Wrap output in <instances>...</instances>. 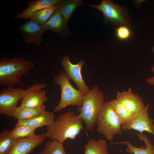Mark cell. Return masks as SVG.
Masks as SVG:
<instances>
[{"instance_id":"obj_8","label":"cell","mask_w":154,"mask_h":154,"mask_svg":"<svg viewBox=\"0 0 154 154\" xmlns=\"http://www.w3.org/2000/svg\"><path fill=\"white\" fill-rule=\"evenodd\" d=\"M150 105V103H148L144 108L134 115L130 121L122 125V130L133 129L141 133L146 131L154 137V120L150 118L148 112Z\"/></svg>"},{"instance_id":"obj_3","label":"cell","mask_w":154,"mask_h":154,"mask_svg":"<svg viewBox=\"0 0 154 154\" xmlns=\"http://www.w3.org/2000/svg\"><path fill=\"white\" fill-rule=\"evenodd\" d=\"M104 95L98 86L92 88L84 96L78 117L84 121L87 130L92 132L104 102Z\"/></svg>"},{"instance_id":"obj_22","label":"cell","mask_w":154,"mask_h":154,"mask_svg":"<svg viewBox=\"0 0 154 154\" xmlns=\"http://www.w3.org/2000/svg\"><path fill=\"white\" fill-rule=\"evenodd\" d=\"M9 133L7 130L0 133V154H8L17 141V139L10 136Z\"/></svg>"},{"instance_id":"obj_2","label":"cell","mask_w":154,"mask_h":154,"mask_svg":"<svg viewBox=\"0 0 154 154\" xmlns=\"http://www.w3.org/2000/svg\"><path fill=\"white\" fill-rule=\"evenodd\" d=\"M34 66L33 62L23 57L2 58L0 60V85L7 87L14 84L23 86L22 78Z\"/></svg>"},{"instance_id":"obj_5","label":"cell","mask_w":154,"mask_h":154,"mask_svg":"<svg viewBox=\"0 0 154 154\" xmlns=\"http://www.w3.org/2000/svg\"><path fill=\"white\" fill-rule=\"evenodd\" d=\"M96 123L97 131L104 135L108 141H112L115 135L122 134L121 122L110 101L104 102Z\"/></svg>"},{"instance_id":"obj_21","label":"cell","mask_w":154,"mask_h":154,"mask_svg":"<svg viewBox=\"0 0 154 154\" xmlns=\"http://www.w3.org/2000/svg\"><path fill=\"white\" fill-rule=\"evenodd\" d=\"M110 102L113 109L120 119L122 125L126 124L130 121L135 114L128 110L117 99Z\"/></svg>"},{"instance_id":"obj_18","label":"cell","mask_w":154,"mask_h":154,"mask_svg":"<svg viewBox=\"0 0 154 154\" xmlns=\"http://www.w3.org/2000/svg\"><path fill=\"white\" fill-rule=\"evenodd\" d=\"M45 106L29 108L20 106L17 107L13 114V116L18 121L25 120L42 114L45 111Z\"/></svg>"},{"instance_id":"obj_15","label":"cell","mask_w":154,"mask_h":154,"mask_svg":"<svg viewBox=\"0 0 154 154\" xmlns=\"http://www.w3.org/2000/svg\"><path fill=\"white\" fill-rule=\"evenodd\" d=\"M55 116L52 112L45 111L44 112L27 119L18 121L15 127L27 125L37 129L44 126H49L54 122Z\"/></svg>"},{"instance_id":"obj_24","label":"cell","mask_w":154,"mask_h":154,"mask_svg":"<svg viewBox=\"0 0 154 154\" xmlns=\"http://www.w3.org/2000/svg\"><path fill=\"white\" fill-rule=\"evenodd\" d=\"M38 154H66L63 143L50 140L46 143L44 149Z\"/></svg>"},{"instance_id":"obj_29","label":"cell","mask_w":154,"mask_h":154,"mask_svg":"<svg viewBox=\"0 0 154 154\" xmlns=\"http://www.w3.org/2000/svg\"><path fill=\"white\" fill-rule=\"evenodd\" d=\"M151 50L153 52H154V46H153L152 48H151Z\"/></svg>"},{"instance_id":"obj_11","label":"cell","mask_w":154,"mask_h":154,"mask_svg":"<svg viewBox=\"0 0 154 154\" xmlns=\"http://www.w3.org/2000/svg\"><path fill=\"white\" fill-rule=\"evenodd\" d=\"M117 99L131 112L135 114L145 106L142 98L134 93L131 88L117 92Z\"/></svg>"},{"instance_id":"obj_6","label":"cell","mask_w":154,"mask_h":154,"mask_svg":"<svg viewBox=\"0 0 154 154\" xmlns=\"http://www.w3.org/2000/svg\"><path fill=\"white\" fill-rule=\"evenodd\" d=\"M70 79L64 71L61 70L53 79L54 83L61 88V98L58 104L53 109L55 112H59L69 106H77L79 111L82 106L84 95L78 89L71 84Z\"/></svg>"},{"instance_id":"obj_12","label":"cell","mask_w":154,"mask_h":154,"mask_svg":"<svg viewBox=\"0 0 154 154\" xmlns=\"http://www.w3.org/2000/svg\"><path fill=\"white\" fill-rule=\"evenodd\" d=\"M46 138L44 133L17 139V141L8 154H27L42 144Z\"/></svg>"},{"instance_id":"obj_9","label":"cell","mask_w":154,"mask_h":154,"mask_svg":"<svg viewBox=\"0 0 154 154\" xmlns=\"http://www.w3.org/2000/svg\"><path fill=\"white\" fill-rule=\"evenodd\" d=\"M85 62L84 60H81L77 64H73L70 61V57L66 55L63 57L61 61L64 71L69 79L75 83L78 90L84 95L90 90L86 84L82 74V68Z\"/></svg>"},{"instance_id":"obj_10","label":"cell","mask_w":154,"mask_h":154,"mask_svg":"<svg viewBox=\"0 0 154 154\" xmlns=\"http://www.w3.org/2000/svg\"><path fill=\"white\" fill-rule=\"evenodd\" d=\"M19 29L25 43L37 45L41 43L43 34L45 31L42 25L30 19L21 25Z\"/></svg>"},{"instance_id":"obj_14","label":"cell","mask_w":154,"mask_h":154,"mask_svg":"<svg viewBox=\"0 0 154 154\" xmlns=\"http://www.w3.org/2000/svg\"><path fill=\"white\" fill-rule=\"evenodd\" d=\"M61 0H38L27 1L28 5L27 8L22 12L14 16L15 19H30L36 12L46 8L53 6Z\"/></svg>"},{"instance_id":"obj_23","label":"cell","mask_w":154,"mask_h":154,"mask_svg":"<svg viewBox=\"0 0 154 154\" xmlns=\"http://www.w3.org/2000/svg\"><path fill=\"white\" fill-rule=\"evenodd\" d=\"M36 128L27 125H22L15 127L9 132L10 136L15 139L22 138L31 137L36 135Z\"/></svg>"},{"instance_id":"obj_13","label":"cell","mask_w":154,"mask_h":154,"mask_svg":"<svg viewBox=\"0 0 154 154\" xmlns=\"http://www.w3.org/2000/svg\"><path fill=\"white\" fill-rule=\"evenodd\" d=\"M42 25L45 31L52 30L60 36L66 37L70 34L68 22L56 9L48 21Z\"/></svg>"},{"instance_id":"obj_1","label":"cell","mask_w":154,"mask_h":154,"mask_svg":"<svg viewBox=\"0 0 154 154\" xmlns=\"http://www.w3.org/2000/svg\"><path fill=\"white\" fill-rule=\"evenodd\" d=\"M82 119L72 111L58 116L54 123L47 126L44 133L46 138L63 143L69 139L74 140L82 129Z\"/></svg>"},{"instance_id":"obj_7","label":"cell","mask_w":154,"mask_h":154,"mask_svg":"<svg viewBox=\"0 0 154 154\" xmlns=\"http://www.w3.org/2000/svg\"><path fill=\"white\" fill-rule=\"evenodd\" d=\"M87 5L95 8L103 13L105 23L132 27L123 7L115 4L111 1L102 0L99 5Z\"/></svg>"},{"instance_id":"obj_26","label":"cell","mask_w":154,"mask_h":154,"mask_svg":"<svg viewBox=\"0 0 154 154\" xmlns=\"http://www.w3.org/2000/svg\"><path fill=\"white\" fill-rule=\"evenodd\" d=\"M114 29L115 31L116 37L120 40H126L129 38L131 35V31L127 26H121L118 28Z\"/></svg>"},{"instance_id":"obj_27","label":"cell","mask_w":154,"mask_h":154,"mask_svg":"<svg viewBox=\"0 0 154 154\" xmlns=\"http://www.w3.org/2000/svg\"><path fill=\"white\" fill-rule=\"evenodd\" d=\"M151 72L154 74V65L151 68ZM146 82L149 84L154 86V76L146 79Z\"/></svg>"},{"instance_id":"obj_4","label":"cell","mask_w":154,"mask_h":154,"mask_svg":"<svg viewBox=\"0 0 154 154\" xmlns=\"http://www.w3.org/2000/svg\"><path fill=\"white\" fill-rule=\"evenodd\" d=\"M47 86L44 82H37L26 89L13 86L1 90L0 92V114L12 117L19 100L29 94L43 89Z\"/></svg>"},{"instance_id":"obj_16","label":"cell","mask_w":154,"mask_h":154,"mask_svg":"<svg viewBox=\"0 0 154 154\" xmlns=\"http://www.w3.org/2000/svg\"><path fill=\"white\" fill-rule=\"evenodd\" d=\"M48 100L46 90L42 89L30 93L21 100L20 106L29 108H35L44 105Z\"/></svg>"},{"instance_id":"obj_25","label":"cell","mask_w":154,"mask_h":154,"mask_svg":"<svg viewBox=\"0 0 154 154\" xmlns=\"http://www.w3.org/2000/svg\"><path fill=\"white\" fill-rule=\"evenodd\" d=\"M56 9L55 5L43 9L34 13L30 19L43 25L48 21Z\"/></svg>"},{"instance_id":"obj_28","label":"cell","mask_w":154,"mask_h":154,"mask_svg":"<svg viewBox=\"0 0 154 154\" xmlns=\"http://www.w3.org/2000/svg\"><path fill=\"white\" fill-rule=\"evenodd\" d=\"M152 152L153 154H154V146H153L152 149Z\"/></svg>"},{"instance_id":"obj_20","label":"cell","mask_w":154,"mask_h":154,"mask_svg":"<svg viewBox=\"0 0 154 154\" xmlns=\"http://www.w3.org/2000/svg\"><path fill=\"white\" fill-rule=\"evenodd\" d=\"M106 140L100 138L96 141L89 139L85 145L84 154H109Z\"/></svg>"},{"instance_id":"obj_19","label":"cell","mask_w":154,"mask_h":154,"mask_svg":"<svg viewBox=\"0 0 154 154\" xmlns=\"http://www.w3.org/2000/svg\"><path fill=\"white\" fill-rule=\"evenodd\" d=\"M83 5L82 1L81 0H61L55 6L56 9L68 22L75 10Z\"/></svg>"},{"instance_id":"obj_17","label":"cell","mask_w":154,"mask_h":154,"mask_svg":"<svg viewBox=\"0 0 154 154\" xmlns=\"http://www.w3.org/2000/svg\"><path fill=\"white\" fill-rule=\"evenodd\" d=\"M137 135L139 139L144 142L146 145V147H136L131 142L127 141L112 143L116 145L123 144L126 145L127 146L126 151L128 153L133 154H153L152 151V149L153 145L147 137L144 134L142 133H137Z\"/></svg>"}]
</instances>
